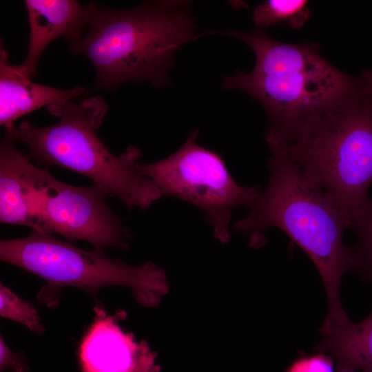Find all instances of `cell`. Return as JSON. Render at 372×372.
I'll return each instance as SVG.
<instances>
[{"label": "cell", "instance_id": "6da1fadb", "mask_svg": "<svg viewBox=\"0 0 372 372\" xmlns=\"http://www.w3.org/2000/svg\"><path fill=\"white\" fill-rule=\"evenodd\" d=\"M212 34L238 39L254 52L253 70L225 76L223 87L243 91L261 104L268 118V146H284L296 140L362 86L360 75L353 76L334 67L316 43L276 41L259 29L210 30L202 35Z\"/></svg>", "mask_w": 372, "mask_h": 372}, {"label": "cell", "instance_id": "7a4b0ae2", "mask_svg": "<svg viewBox=\"0 0 372 372\" xmlns=\"http://www.w3.org/2000/svg\"><path fill=\"white\" fill-rule=\"evenodd\" d=\"M269 148L267 188L233 229L246 235L253 248L267 242L268 228L282 231L307 254L321 276L328 302L324 321L345 322L349 318L342 304L340 285L353 267L351 248L343 241L345 220L329 194L281 148Z\"/></svg>", "mask_w": 372, "mask_h": 372}, {"label": "cell", "instance_id": "3957f363", "mask_svg": "<svg viewBox=\"0 0 372 372\" xmlns=\"http://www.w3.org/2000/svg\"><path fill=\"white\" fill-rule=\"evenodd\" d=\"M189 5L164 1L115 10L95 3L88 32L71 50L92 63L96 88L112 90L143 81L163 87L177 50L197 39Z\"/></svg>", "mask_w": 372, "mask_h": 372}, {"label": "cell", "instance_id": "277c9868", "mask_svg": "<svg viewBox=\"0 0 372 372\" xmlns=\"http://www.w3.org/2000/svg\"><path fill=\"white\" fill-rule=\"evenodd\" d=\"M47 107L59 118L55 124L40 127L23 121L15 128L16 138L28 147L30 158L87 176L129 210L134 207L145 210L163 196L154 183L141 173V152L136 146L116 156L98 137L95 131L107 110L101 97L78 103L63 101Z\"/></svg>", "mask_w": 372, "mask_h": 372}, {"label": "cell", "instance_id": "5b68a950", "mask_svg": "<svg viewBox=\"0 0 372 372\" xmlns=\"http://www.w3.org/2000/svg\"><path fill=\"white\" fill-rule=\"evenodd\" d=\"M362 79V78H361ZM281 148L322 187L354 231L370 206L372 91H360Z\"/></svg>", "mask_w": 372, "mask_h": 372}, {"label": "cell", "instance_id": "8992f818", "mask_svg": "<svg viewBox=\"0 0 372 372\" xmlns=\"http://www.w3.org/2000/svg\"><path fill=\"white\" fill-rule=\"evenodd\" d=\"M0 258L44 279L48 285L38 299L48 307L57 304L64 286L92 294L106 286H126L147 307L156 304L166 289L163 271L153 263L131 267L104 251L83 250L33 229L25 237L1 240Z\"/></svg>", "mask_w": 372, "mask_h": 372}, {"label": "cell", "instance_id": "52a82bcc", "mask_svg": "<svg viewBox=\"0 0 372 372\" xmlns=\"http://www.w3.org/2000/svg\"><path fill=\"white\" fill-rule=\"evenodd\" d=\"M199 130L192 131L185 143L170 156L152 163H140L144 176L151 179L163 196H173L203 212L214 235L221 242L229 240L233 210L248 209L261 195L260 185H238L217 153L200 146Z\"/></svg>", "mask_w": 372, "mask_h": 372}, {"label": "cell", "instance_id": "ba28073f", "mask_svg": "<svg viewBox=\"0 0 372 372\" xmlns=\"http://www.w3.org/2000/svg\"><path fill=\"white\" fill-rule=\"evenodd\" d=\"M109 196L98 185L66 184L30 160L27 163L25 199L33 230L87 241L99 251L126 250L133 234L106 204Z\"/></svg>", "mask_w": 372, "mask_h": 372}, {"label": "cell", "instance_id": "9c48e42d", "mask_svg": "<svg viewBox=\"0 0 372 372\" xmlns=\"http://www.w3.org/2000/svg\"><path fill=\"white\" fill-rule=\"evenodd\" d=\"M94 322L87 329L79 347L82 372H158L155 354L146 343H136L134 335L125 333L118 321L125 313L108 315L101 305L94 307Z\"/></svg>", "mask_w": 372, "mask_h": 372}, {"label": "cell", "instance_id": "30bf717a", "mask_svg": "<svg viewBox=\"0 0 372 372\" xmlns=\"http://www.w3.org/2000/svg\"><path fill=\"white\" fill-rule=\"evenodd\" d=\"M25 4L30 26L28 49L24 61L16 67L31 79L36 76L40 56L51 41L62 37L72 45L81 39L95 3L84 6L73 0H26Z\"/></svg>", "mask_w": 372, "mask_h": 372}, {"label": "cell", "instance_id": "8fae6325", "mask_svg": "<svg viewBox=\"0 0 372 372\" xmlns=\"http://www.w3.org/2000/svg\"><path fill=\"white\" fill-rule=\"evenodd\" d=\"M85 92L76 86L60 90L32 82L9 61L8 52L0 50V124L4 128L14 127L19 117L43 106L71 100Z\"/></svg>", "mask_w": 372, "mask_h": 372}, {"label": "cell", "instance_id": "7c38bea8", "mask_svg": "<svg viewBox=\"0 0 372 372\" xmlns=\"http://www.w3.org/2000/svg\"><path fill=\"white\" fill-rule=\"evenodd\" d=\"M15 128H4L0 144V222L32 228L25 199V169L30 158L17 148Z\"/></svg>", "mask_w": 372, "mask_h": 372}, {"label": "cell", "instance_id": "4fadbf2b", "mask_svg": "<svg viewBox=\"0 0 372 372\" xmlns=\"http://www.w3.org/2000/svg\"><path fill=\"white\" fill-rule=\"evenodd\" d=\"M320 333L315 351L333 358L336 369L372 372V311L359 322L322 324Z\"/></svg>", "mask_w": 372, "mask_h": 372}, {"label": "cell", "instance_id": "5bb4252c", "mask_svg": "<svg viewBox=\"0 0 372 372\" xmlns=\"http://www.w3.org/2000/svg\"><path fill=\"white\" fill-rule=\"evenodd\" d=\"M311 11L305 0H267L255 7L252 20L257 29L285 23L293 29L302 28L309 20Z\"/></svg>", "mask_w": 372, "mask_h": 372}, {"label": "cell", "instance_id": "9a60e30c", "mask_svg": "<svg viewBox=\"0 0 372 372\" xmlns=\"http://www.w3.org/2000/svg\"><path fill=\"white\" fill-rule=\"evenodd\" d=\"M0 315L25 325L38 335L45 331L35 307L2 283L0 284Z\"/></svg>", "mask_w": 372, "mask_h": 372}, {"label": "cell", "instance_id": "2e32d148", "mask_svg": "<svg viewBox=\"0 0 372 372\" xmlns=\"http://www.w3.org/2000/svg\"><path fill=\"white\" fill-rule=\"evenodd\" d=\"M354 231L356 240L350 247L353 260L352 271L372 284V202Z\"/></svg>", "mask_w": 372, "mask_h": 372}, {"label": "cell", "instance_id": "e0dca14e", "mask_svg": "<svg viewBox=\"0 0 372 372\" xmlns=\"http://www.w3.org/2000/svg\"><path fill=\"white\" fill-rule=\"evenodd\" d=\"M331 357L318 353L313 355H303L296 360L287 372H335Z\"/></svg>", "mask_w": 372, "mask_h": 372}, {"label": "cell", "instance_id": "ac0fdd59", "mask_svg": "<svg viewBox=\"0 0 372 372\" xmlns=\"http://www.w3.org/2000/svg\"><path fill=\"white\" fill-rule=\"evenodd\" d=\"M0 358L1 370L10 369L13 372H27L28 370L24 358L20 353L12 352L1 336L0 338Z\"/></svg>", "mask_w": 372, "mask_h": 372}, {"label": "cell", "instance_id": "d6986e66", "mask_svg": "<svg viewBox=\"0 0 372 372\" xmlns=\"http://www.w3.org/2000/svg\"><path fill=\"white\" fill-rule=\"evenodd\" d=\"M360 76L366 86L372 91V68L362 70Z\"/></svg>", "mask_w": 372, "mask_h": 372}, {"label": "cell", "instance_id": "ffe728a7", "mask_svg": "<svg viewBox=\"0 0 372 372\" xmlns=\"http://www.w3.org/2000/svg\"><path fill=\"white\" fill-rule=\"evenodd\" d=\"M335 372H355L354 371L346 369H336Z\"/></svg>", "mask_w": 372, "mask_h": 372}]
</instances>
